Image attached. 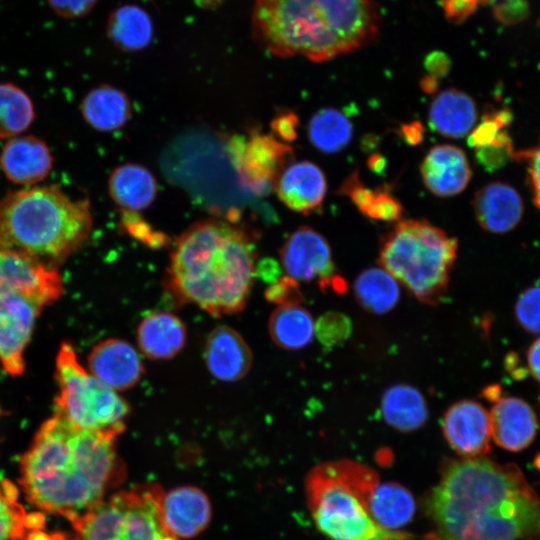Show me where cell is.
Instances as JSON below:
<instances>
[{
    "label": "cell",
    "instance_id": "obj_27",
    "mask_svg": "<svg viewBox=\"0 0 540 540\" xmlns=\"http://www.w3.org/2000/svg\"><path fill=\"white\" fill-rule=\"evenodd\" d=\"M374 521L383 529L401 532L409 524L416 511L412 493L396 482H378L369 501Z\"/></svg>",
    "mask_w": 540,
    "mask_h": 540
},
{
    "label": "cell",
    "instance_id": "obj_36",
    "mask_svg": "<svg viewBox=\"0 0 540 540\" xmlns=\"http://www.w3.org/2000/svg\"><path fill=\"white\" fill-rule=\"evenodd\" d=\"M352 332L350 318L339 312H327L319 317L314 333L325 347L331 348L343 343Z\"/></svg>",
    "mask_w": 540,
    "mask_h": 540
},
{
    "label": "cell",
    "instance_id": "obj_34",
    "mask_svg": "<svg viewBox=\"0 0 540 540\" xmlns=\"http://www.w3.org/2000/svg\"><path fill=\"white\" fill-rule=\"evenodd\" d=\"M34 115L32 101L21 88L11 83L0 84V138L25 131Z\"/></svg>",
    "mask_w": 540,
    "mask_h": 540
},
{
    "label": "cell",
    "instance_id": "obj_30",
    "mask_svg": "<svg viewBox=\"0 0 540 540\" xmlns=\"http://www.w3.org/2000/svg\"><path fill=\"white\" fill-rule=\"evenodd\" d=\"M314 326L310 312L301 304L277 306L268 321L272 341L287 350L306 347L313 338Z\"/></svg>",
    "mask_w": 540,
    "mask_h": 540
},
{
    "label": "cell",
    "instance_id": "obj_11",
    "mask_svg": "<svg viewBox=\"0 0 540 540\" xmlns=\"http://www.w3.org/2000/svg\"><path fill=\"white\" fill-rule=\"evenodd\" d=\"M281 265L287 276L296 281H317L322 289L345 290L344 279L335 273L327 240L309 226L292 232L280 250Z\"/></svg>",
    "mask_w": 540,
    "mask_h": 540
},
{
    "label": "cell",
    "instance_id": "obj_33",
    "mask_svg": "<svg viewBox=\"0 0 540 540\" xmlns=\"http://www.w3.org/2000/svg\"><path fill=\"white\" fill-rule=\"evenodd\" d=\"M41 515L28 514L17 499V489L7 481L0 482V540L22 538L29 529L43 527Z\"/></svg>",
    "mask_w": 540,
    "mask_h": 540
},
{
    "label": "cell",
    "instance_id": "obj_52",
    "mask_svg": "<svg viewBox=\"0 0 540 540\" xmlns=\"http://www.w3.org/2000/svg\"><path fill=\"white\" fill-rule=\"evenodd\" d=\"M535 465L540 470V454L535 459Z\"/></svg>",
    "mask_w": 540,
    "mask_h": 540
},
{
    "label": "cell",
    "instance_id": "obj_13",
    "mask_svg": "<svg viewBox=\"0 0 540 540\" xmlns=\"http://www.w3.org/2000/svg\"><path fill=\"white\" fill-rule=\"evenodd\" d=\"M41 309L20 294H0V363L11 375H19L24 370V349Z\"/></svg>",
    "mask_w": 540,
    "mask_h": 540
},
{
    "label": "cell",
    "instance_id": "obj_20",
    "mask_svg": "<svg viewBox=\"0 0 540 540\" xmlns=\"http://www.w3.org/2000/svg\"><path fill=\"white\" fill-rule=\"evenodd\" d=\"M491 437L508 451H520L534 440L537 419L531 406L517 397L496 401L489 412Z\"/></svg>",
    "mask_w": 540,
    "mask_h": 540
},
{
    "label": "cell",
    "instance_id": "obj_24",
    "mask_svg": "<svg viewBox=\"0 0 540 540\" xmlns=\"http://www.w3.org/2000/svg\"><path fill=\"white\" fill-rule=\"evenodd\" d=\"M430 127L449 138H462L469 134L477 121V107L470 95L457 88L439 92L430 104Z\"/></svg>",
    "mask_w": 540,
    "mask_h": 540
},
{
    "label": "cell",
    "instance_id": "obj_12",
    "mask_svg": "<svg viewBox=\"0 0 540 540\" xmlns=\"http://www.w3.org/2000/svg\"><path fill=\"white\" fill-rule=\"evenodd\" d=\"M63 291L59 272L28 255L0 248V294L17 293L43 306Z\"/></svg>",
    "mask_w": 540,
    "mask_h": 540
},
{
    "label": "cell",
    "instance_id": "obj_47",
    "mask_svg": "<svg viewBox=\"0 0 540 540\" xmlns=\"http://www.w3.org/2000/svg\"><path fill=\"white\" fill-rule=\"evenodd\" d=\"M400 137L409 145L416 146L420 144L425 135V128L418 120L402 124L399 128Z\"/></svg>",
    "mask_w": 540,
    "mask_h": 540
},
{
    "label": "cell",
    "instance_id": "obj_9",
    "mask_svg": "<svg viewBox=\"0 0 540 540\" xmlns=\"http://www.w3.org/2000/svg\"><path fill=\"white\" fill-rule=\"evenodd\" d=\"M56 377L59 384L56 414L79 429L115 437L124 431L129 404L85 370L67 343L61 345L57 354Z\"/></svg>",
    "mask_w": 540,
    "mask_h": 540
},
{
    "label": "cell",
    "instance_id": "obj_49",
    "mask_svg": "<svg viewBox=\"0 0 540 540\" xmlns=\"http://www.w3.org/2000/svg\"><path fill=\"white\" fill-rule=\"evenodd\" d=\"M367 164L372 172L380 174L385 169L386 159L383 155L374 153L368 158Z\"/></svg>",
    "mask_w": 540,
    "mask_h": 540
},
{
    "label": "cell",
    "instance_id": "obj_16",
    "mask_svg": "<svg viewBox=\"0 0 540 540\" xmlns=\"http://www.w3.org/2000/svg\"><path fill=\"white\" fill-rule=\"evenodd\" d=\"M204 359L213 377L224 382H234L248 374L253 354L238 331L227 325H219L206 338Z\"/></svg>",
    "mask_w": 540,
    "mask_h": 540
},
{
    "label": "cell",
    "instance_id": "obj_6",
    "mask_svg": "<svg viewBox=\"0 0 540 540\" xmlns=\"http://www.w3.org/2000/svg\"><path fill=\"white\" fill-rule=\"evenodd\" d=\"M377 473L355 460L323 462L308 473L305 492L311 517L330 540H412L406 532L381 528L369 501L379 482Z\"/></svg>",
    "mask_w": 540,
    "mask_h": 540
},
{
    "label": "cell",
    "instance_id": "obj_5",
    "mask_svg": "<svg viewBox=\"0 0 540 540\" xmlns=\"http://www.w3.org/2000/svg\"><path fill=\"white\" fill-rule=\"evenodd\" d=\"M92 226L89 201L71 199L54 186L22 189L0 199V248L49 266L78 250Z\"/></svg>",
    "mask_w": 540,
    "mask_h": 540
},
{
    "label": "cell",
    "instance_id": "obj_50",
    "mask_svg": "<svg viewBox=\"0 0 540 540\" xmlns=\"http://www.w3.org/2000/svg\"><path fill=\"white\" fill-rule=\"evenodd\" d=\"M438 79L432 75H426L420 80V87L426 94H434L438 90Z\"/></svg>",
    "mask_w": 540,
    "mask_h": 540
},
{
    "label": "cell",
    "instance_id": "obj_29",
    "mask_svg": "<svg viewBox=\"0 0 540 540\" xmlns=\"http://www.w3.org/2000/svg\"><path fill=\"white\" fill-rule=\"evenodd\" d=\"M150 15L136 4H124L112 11L107 22L111 42L126 52L145 49L153 38Z\"/></svg>",
    "mask_w": 540,
    "mask_h": 540
},
{
    "label": "cell",
    "instance_id": "obj_31",
    "mask_svg": "<svg viewBox=\"0 0 540 540\" xmlns=\"http://www.w3.org/2000/svg\"><path fill=\"white\" fill-rule=\"evenodd\" d=\"M354 294L360 306L374 314H385L399 301L398 281L383 268L363 270L354 282Z\"/></svg>",
    "mask_w": 540,
    "mask_h": 540
},
{
    "label": "cell",
    "instance_id": "obj_37",
    "mask_svg": "<svg viewBox=\"0 0 540 540\" xmlns=\"http://www.w3.org/2000/svg\"><path fill=\"white\" fill-rule=\"evenodd\" d=\"M515 317L529 333H540V285L525 289L515 304Z\"/></svg>",
    "mask_w": 540,
    "mask_h": 540
},
{
    "label": "cell",
    "instance_id": "obj_41",
    "mask_svg": "<svg viewBox=\"0 0 540 540\" xmlns=\"http://www.w3.org/2000/svg\"><path fill=\"white\" fill-rule=\"evenodd\" d=\"M475 150L478 163L488 171L502 167L509 159L514 158L515 154L512 143L506 145H488L476 148Z\"/></svg>",
    "mask_w": 540,
    "mask_h": 540
},
{
    "label": "cell",
    "instance_id": "obj_17",
    "mask_svg": "<svg viewBox=\"0 0 540 540\" xmlns=\"http://www.w3.org/2000/svg\"><path fill=\"white\" fill-rule=\"evenodd\" d=\"M274 189L285 206L297 213L308 215L322 205L327 183L324 173L316 164L297 161L282 170Z\"/></svg>",
    "mask_w": 540,
    "mask_h": 540
},
{
    "label": "cell",
    "instance_id": "obj_45",
    "mask_svg": "<svg viewBox=\"0 0 540 540\" xmlns=\"http://www.w3.org/2000/svg\"><path fill=\"white\" fill-rule=\"evenodd\" d=\"M477 5V0H442V6L449 20L460 22L469 16Z\"/></svg>",
    "mask_w": 540,
    "mask_h": 540
},
{
    "label": "cell",
    "instance_id": "obj_1",
    "mask_svg": "<svg viewBox=\"0 0 540 540\" xmlns=\"http://www.w3.org/2000/svg\"><path fill=\"white\" fill-rule=\"evenodd\" d=\"M423 540H540V494L514 464L448 459L423 504Z\"/></svg>",
    "mask_w": 540,
    "mask_h": 540
},
{
    "label": "cell",
    "instance_id": "obj_7",
    "mask_svg": "<svg viewBox=\"0 0 540 540\" xmlns=\"http://www.w3.org/2000/svg\"><path fill=\"white\" fill-rule=\"evenodd\" d=\"M458 241L426 220L399 221L381 240L379 263L419 301L436 305L447 294Z\"/></svg>",
    "mask_w": 540,
    "mask_h": 540
},
{
    "label": "cell",
    "instance_id": "obj_40",
    "mask_svg": "<svg viewBox=\"0 0 540 540\" xmlns=\"http://www.w3.org/2000/svg\"><path fill=\"white\" fill-rule=\"evenodd\" d=\"M265 296L267 300L278 306L301 304L303 301L298 281L287 275L274 281L267 288Z\"/></svg>",
    "mask_w": 540,
    "mask_h": 540
},
{
    "label": "cell",
    "instance_id": "obj_25",
    "mask_svg": "<svg viewBox=\"0 0 540 540\" xmlns=\"http://www.w3.org/2000/svg\"><path fill=\"white\" fill-rule=\"evenodd\" d=\"M157 189L154 175L137 163L117 166L108 180L112 200L126 212H139L148 208L156 198Z\"/></svg>",
    "mask_w": 540,
    "mask_h": 540
},
{
    "label": "cell",
    "instance_id": "obj_44",
    "mask_svg": "<svg viewBox=\"0 0 540 540\" xmlns=\"http://www.w3.org/2000/svg\"><path fill=\"white\" fill-rule=\"evenodd\" d=\"M299 118L292 111L284 112L275 117L271 123L274 133L283 141L289 142L297 138Z\"/></svg>",
    "mask_w": 540,
    "mask_h": 540
},
{
    "label": "cell",
    "instance_id": "obj_28",
    "mask_svg": "<svg viewBox=\"0 0 540 540\" xmlns=\"http://www.w3.org/2000/svg\"><path fill=\"white\" fill-rule=\"evenodd\" d=\"M385 422L394 429L411 432L421 428L428 418V407L422 393L408 384L388 388L381 399Z\"/></svg>",
    "mask_w": 540,
    "mask_h": 540
},
{
    "label": "cell",
    "instance_id": "obj_35",
    "mask_svg": "<svg viewBox=\"0 0 540 540\" xmlns=\"http://www.w3.org/2000/svg\"><path fill=\"white\" fill-rule=\"evenodd\" d=\"M511 120L512 114L507 109L487 110L480 124L469 133L468 145L476 149L488 145L511 144L512 140L505 130Z\"/></svg>",
    "mask_w": 540,
    "mask_h": 540
},
{
    "label": "cell",
    "instance_id": "obj_23",
    "mask_svg": "<svg viewBox=\"0 0 540 540\" xmlns=\"http://www.w3.org/2000/svg\"><path fill=\"white\" fill-rule=\"evenodd\" d=\"M187 331L185 324L175 314L157 311L146 315L136 332L140 351L149 359L167 360L176 356L184 347Z\"/></svg>",
    "mask_w": 540,
    "mask_h": 540
},
{
    "label": "cell",
    "instance_id": "obj_18",
    "mask_svg": "<svg viewBox=\"0 0 540 540\" xmlns=\"http://www.w3.org/2000/svg\"><path fill=\"white\" fill-rule=\"evenodd\" d=\"M420 173L426 188L438 197L459 194L472 176L464 151L451 144L432 147L420 165Z\"/></svg>",
    "mask_w": 540,
    "mask_h": 540
},
{
    "label": "cell",
    "instance_id": "obj_4",
    "mask_svg": "<svg viewBox=\"0 0 540 540\" xmlns=\"http://www.w3.org/2000/svg\"><path fill=\"white\" fill-rule=\"evenodd\" d=\"M373 0H255V40L279 57L331 60L370 43L378 34Z\"/></svg>",
    "mask_w": 540,
    "mask_h": 540
},
{
    "label": "cell",
    "instance_id": "obj_26",
    "mask_svg": "<svg viewBox=\"0 0 540 540\" xmlns=\"http://www.w3.org/2000/svg\"><path fill=\"white\" fill-rule=\"evenodd\" d=\"M80 109L87 124L99 132H113L122 128L132 115L127 94L107 84L90 90L83 98Z\"/></svg>",
    "mask_w": 540,
    "mask_h": 540
},
{
    "label": "cell",
    "instance_id": "obj_19",
    "mask_svg": "<svg viewBox=\"0 0 540 540\" xmlns=\"http://www.w3.org/2000/svg\"><path fill=\"white\" fill-rule=\"evenodd\" d=\"M53 166L47 144L35 136L12 138L0 153V168L4 175L19 185H34L45 179Z\"/></svg>",
    "mask_w": 540,
    "mask_h": 540
},
{
    "label": "cell",
    "instance_id": "obj_48",
    "mask_svg": "<svg viewBox=\"0 0 540 540\" xmlns=\"http://www.w3.org/2000/svg\"><path fill=\"white\" fill-rule=\"evenodd\" d=\"M527 360L530 373L540 382V338L531 344L527 352Z\"/></svg>",
    "mask_w": 540,
    "mask_h": 540
},
{
    "label": "cell",
    "instance_id": "obj_2",
    "mask_svg": "<svg viewBox=\"0 0 540 540\" xmlns=\"http://www.w3.org/2000/svg\"><path fill=\"white\" fill-rule=\"evenodd\" d=\"M115 439L76 428L55 413L20 461V483L28 500L70 522L82 516L125 477Z\"/></svg>",
    "mask_w": 540,
    "mask_h": 540
},
{
    "label": "cell",
    "instance_id": "obj_51",
    "mask_svg": "<svg viewBox=\"0 0 540 540\" xmlns=\"http://www.w3.org/2000/svg\"><path fill=\"white\" fill-rule=\"evenodd\" d=\"M500 393H501V388L498 385L488 386L483 392L486 399L494 403L500 399L499 397Z\"/></svg>",
    "mask_w": 540,
    "mask_h": 540
},
{
    "label": "cell",
    "instance_id": "obj_15",
    "mask_svg": "<svg viewBox=\"0 0 540 540\" xmlns=\"http://www.w3.org/2000/svg\"><path fill=\"white\" fill-rule=\"evenodd\" d=\"M88 367L93 376L116 392L134 387L144 373L138 352L118 338L96 344L88 355Z\"/></svg>",
    "mask_w": 540,
    "mask_h": 540
},
{
    "label": "cell",
    "instance_id": "obj_10",
    "mask_svg": "<svg viewBox=\"0 0 540 540\" xmlns=\"http://www.w3.org/2000/svg\"><path fill=\"white\" fill-rule=\"evenodd\" d=\"M229 153L243 183L257 195L267 194L293 155L292 148L269 134L258 131L232 138Z\"/></svg>",
    "mask_w": 540,
    "mask_h": 540
},
{
    "label": "cell",
    "instance_id": "obj_14",
    "mask_svg": "<svg viewBox=\"0 0 540 540\" xmlns=\"http://www.w3.org/2000/svg\"><path fill=\"white\" fill-rule=\"evenodd\" d=\"M442 431L460 457H481L490 450V415L477 401L464 399L452 404L443 416Z\"/></svg>",
    "mask_w": 540,
    "mask_h": 540
},
{
    "label": "cell",
    "instance_id": "obj_8",
    "mask_svg": "<svg viewBox=\"0 0 540 540\" xmlns=\"http://www.w3.org/2000/svg\"><path fill=\"white\" fill-rule=\"evenodd\" d=\"M163 495L156 484L115 493L71 522V540H178L164 522Z\"/></svg>",
    "mask_w": 540,
    "mask_h": 540
},
{
    "label": "cell",
    "instance_id": "obj_39",
    "mask_svg": "<svg viewBox=\"0 0 540 540\" xmlns=\"http://www.w3.org/2000/svg\"><path fill=\"white\" fill-rule=\"evenodd\" d=\"M376 190H372L366 187L360 180L357 171L352 172L342 183L338 190V194L348 196L352 203L358 208V210L367 215L374 197Z\"/></svg>",
    "mask_w": 540,
    "mask_h": 540
},
{
    "label": "cell",
    "instance_id": "obj_42",
    "mask_svg": "<svg viewBox=\"0 0 540 540\" xmlns=\"http://www.w3.org/2000/svg\"><path fill=\"white\" fill-rule=\"evenodd\" d=\"M514 158L523 160L528 164V173L534 202L540 211V139L538 145L533 149L515 151Z\"/></svg>",
    "mask_w": 540,
    "mask_h": 540
},
{
    "label": "cell",
    "instance_id": "obj_43",
    "mask_svg": "<svg viewBox=\"0 0 540 540\" xmlns=\"http://www.w3.org/2000/svg\"><path fill=\"white\" fill-rule=\"evenodd\" d=\"M51 10L65 19H75L87 15L97 0H47Z\"/></svg>",
    "mask_w": 540,
    "mask_h": 540
},
{
    "label": "cell",
    "instance_id": "obj_21",
    "mask_svg": "<svg viewBox=\"0 0 540 540\" xmlns=\"http://www.w3.org/2000/svg\"><path fill=\"white\" fill-rule=\"evenodd\" d=\"M473 210L481 228L491 233L502 234L519 224L523 215V201L511 185L491 182L476 192Z\"/></svg>",
    "mask_w": 540,
    "mask_h": 540
},
{
    "label": "cell",
    "instance_id": "obj_46",
    "mask_svg": "<svg viewBox=\"0 0 540 540\" xmlns=\"http://www.w3.org/2000/svg\"><path fill=\"white\" fill-rule=\"evenodd\" d=\"M424 66L429 72V75L438 79L448 74L450 61L446 54L442 52H432L425 58Z\"/></svg>",
    "mask_w": 540,
    "mask_h": 540
},
{
    "label": "cell",
    "instance_id": "obj_38",
    "mask_svg": "<svg viewBox=\"0 0 540 540\" xmlns=\"http://www.w3.org/2000/svg\"><path fill=\"white\" fill-rule=\"evenodd\" d=\"M373 203L367 213V217L382 221H397L402 214L400 202L391 194L390 187L376 188Z\"/></svg>",
    "mask_w": 540,
    "mask_h": 540
},
{
    "label": "cell",
    "instance_id": "obj_22",
    "mask_svg": "<svg viewBox=\"0 0 540 540\" xmlns=\"http://www.w3.org/2000/svg\"><path fill=\"white\" fill-rule=\"evenodd\" d=\"M162 515L167 528L177 538H191L208 525L211 506L200 489L181 486L163 495Z\"/></svg>",
    "mask_w": 540,
    "mask_h": 540
},
{
    "label": "cell",
    "instance_id": "obj_3",
    "mask_svg": "<svg viewBox=\"0 0 540 540\" xmlns=\"http://www.w3.org/2000/svg\"><path fill=\"white\" fill-rule=\"evenodd\" d=\"M256 245L247 228L223 218L193 223L176 239L166 286L182 303L219 317L241 311L255 276Z\"/></svg>",
    "mask_w": 540,
    "mask_h": 540
},
{
    "label": "cell",
    "instance_id": "obj_32",
    "mask_svg": "<svg viewBox=\"0 0 540 540\" xmlns=\"http://www.w3.org/2000/svg\"><path fill=\"white\" fill-rule=\"evenodd\" d=\"M352 123L344 113L334 108L317 111L308 123V137L312 145L321 152L333 154L350 143Z\"/></svg>",
    "mask_w": 540,
    "mask_h": 540
}]
</instances>
